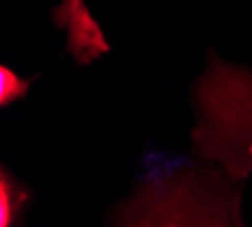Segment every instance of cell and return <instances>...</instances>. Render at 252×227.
I'll return each mask as SVG.
<instances>
[{
	"mask_svg": "<svg viewBox=\"0 0 252 227\" xmlns=\"http://www.w3.org/2000/svg\"><path fill=\"white\" fill-rule=\"evenodd\" d=\"M53 18L57 28L66 30L68 50L80 64H89L109 50V43L84 0H62Z\"/></svg>",
	"mask_w": 252,
	"mask_h": 227,
	"instance_id": "cell-1",
	"label": "cell"
},
{
	"mask_svg": "<svg viewBox=\"0 0 252 227\" xmlns=\"http://www.w3.org/2000/svg\"><path fill=\"white\" fill-rule=\"evenodd\" d=\"M30 89V82L18 77L7 66H0V107H7L21 100Z\"/></svg>",
	"mask_w": 252,
	"mask_h": 227,
	"instance_id": "cell-2",
	"label": "cell"
},
{
	"mask_svg": "<svg viewBox=\"0 0 252 227\" xmlns=\"http://www.w3.org/2000/svg\"><path fill=\"white\" fill-rule=\"evenodd\" d=\"M16 207H18L16 189L5 177V173L0 170V227L12 225L14 216H16Z\"/></svg>",
	"mask_w": 252,
	"mask_h": 227,
	"instance_id": "cell-3",
	"label": "cell"
}]
</instances>
